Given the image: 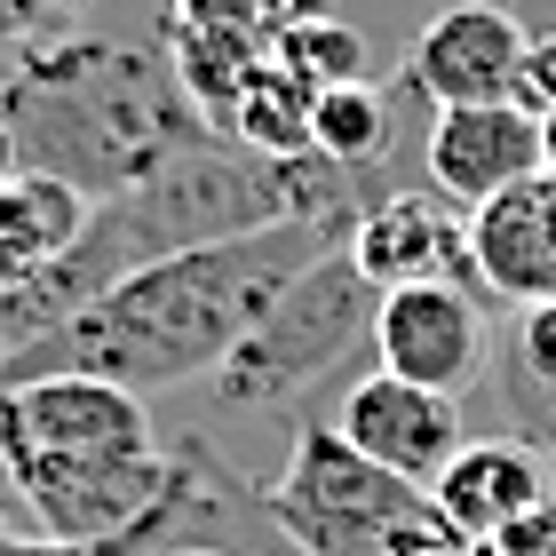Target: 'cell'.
I'll list each match as a JSON object with an SVG mask.
<instances>
[{
	"label": "cell",
	"mask_w": 556,
	"mask_h": 556,
	"mask_svg": "<svg viewBox=\"0 0 556 556\" xmlns=\"http://www.w3.org/2000/svg\"><path fill=\"white\" fill-rule=\"evenodd\" d=\"M350 223L358 215H287V223H270V231L143 263V270L119 278L112 294H96L88 311H72L56 334H40L9 366V382H33V374H96V382H119V390H143V397L175 390V382H207L247 342V326H255L326 247L350 239Z\"/></svg>",
	"instance_id": "1"
},
{
	"label": "cell",
	"mask_w": 556,
	"mask_h": 556,
	"mask_svg": "<svg viewBox=\"0 0 556 556\" xmlns=\"http://www.w3.org/2000/svg\"><path fill=\"white\" fill-rule=\"evenodd\" d=\"M0 119L16 128L24 167L56 175L88 199L136 184L160 160L215 136L175 80L167 48L104 33H64L48 48H24L9 96H0Z\"/></svg>",
	"instance_id": "2"
},
{
	"label": "cell",
	"mask_w": 556,
	"mask_h": 556,
	"mask_svg": "<svg viewBox=\"0 0 556 556\" xmlns=\"http://www.w3.org/2000/svg\"><path fill=\"white\" fill-rule=\"evenodd\" d=\"M374 311H382V287L350 263V247H326V255L247 326V342L231 358L199 382L207 390V414H287L294 397H311L342 358H358L374 342Z\"/></svg>",
	"instance_id": "3"
},
{
	"label": "cell",
	"mask_w": 556,
	"mask_h": 556,
	"mask_svg": "<svg viewBox=\"0 0 556 556\" xmlns=\"http://www.w3.org/2000/svg\"><path fill=\"white\" fill-rule=\"evenodd\" d=\"M263 517L311 556H382L390 533L429 517V493L366 462L334 421H302L287 469L263 485Z\"/></svg>",
	"instance_id": "4"
},
{
	"label": "cell",
	"mask_w": 556,
	"mask_h": 556,
	"mask_svg": "<svg viewBox=\"0 0 556 556\" xmlns=\"http://www.w3.org/2000/svg\"><path fill=\"white\" fill-rule=\"evenodd\" d=\"M0 485L48 541H119L143 525L175 517L184 469L175 453H40V445H0Z\"/></svg>",
	"instance_id": "5"
},
{
	"label": "cell",
	"mask_w": 556,
	"mask_h": 556,
	"mask_svg": "<svg viewBox=\"0 0 556 556\" xmlns=\"http://www.w3.org/2000/svg\"><path fill=\"white\" fill-rule=\"evenodd\" d=\"M525 40H533V33H525V16L509 9V0H453V9L421 16L397 88L421 96L429 112H453V104H509L517 64H525Z\"/></svg>",
	"instance_id": "6"
},
{
	"label": "cell",
	"mask_w": 556,
	"mask_h": 556,
	"mask_svg": "<svg viewBox=\"0 0 556 556\" xmlns=\"http://www.w3.org/2000/svg\"><path fill=\"white\" fill-rule=\"evenodd\" d=\"M374 358H382V374H406L421 390L462 397L485 374V294L469 278L390 287L382 311H374Z\"/></svg>",
	"instance_id": "7"
},
{
	"label": "cell",
	"mask_w": 556,
	"mask_h": 556,
	"mask_svg": "<svg viewBox=\"0 0 556 556\" xmlns=\"http://www.w3.org/2000/svg\"><path fill=\"white\" fill-rule=\"evenodd\" d=\"M0 445L40 453H160L143 390L96 382V374H33L0 390Z\"/></svg>",
	"instance_id": "8"
},
{
	"label": "cell",
	"mask_w": 556,
	"mask_h": 556,
	"mask_svg": "<svg viewBox=\"0 0 556 556\" xmlns=\"http://www.w3.org/2000/svg\"><path fill=\"white\" fill-rule=\"evenodd\" d=\"M334 429L366 453V462H382L390 477H406V485H421V493H429V477H438L453 453L469 445L462 397L421 390V382H406V374H382V366L358 374V382L342 390Z\"/></svg>",
	"instance_id": "9"
},
{
	"label": "cell",
	"mask_w": 556,
	"mask_h": 556,
	"mask_svg": "<svg viewBox=\"0 0 556 556\" xmlns=\"http://www.w3.org/2000/svg\"><path fill=\"white\" fill-rule=\"evenodd\" d=\"M342 247L382 294L414 287V278H469V207H453L438 184H397L366 199V215L350 223Z\"/></svg>",
	"instance_id": "10"
},
{
	"label": "cell",
	"mask_w": 556,
	"mask_h": 556,
	"mask_svg": "<svg viewBox=\"0 0 556 556\" xmlns=\"http://www.w3.org/2000/svg\"><path fill=\"white\" fill-rule=\"evenodd\" d=\"M421 184H438L453 207H485L493 191L541 175V119L517 104H453L421 119Z\"/></svg>",
	"instance_id": "11"
},
{
	"label": "cell",
	"mask_w": 556,
	"mask_h": 556,
	"mask_svg": "<svg viewBox=\"0 0 556 556\" xmlns=\"http://www.w3.org/2000/svg\"><path fill=\"white\" fill-rule=\"evenodd\" d=\"M548 493H556V462L533 438H469L438 477H429V509H438L477 556L509 533L525 509H541Z\"/></svg>",
	"instance_id": "12"
},
{
	"label": "cell",
	"mask_w": 556,
	"mask_h": 556,
	"mask_svg": "<svg viewBox=\"0 0 556 556\" xmlns=\"http://www.w3.org/2000/svg\"><path fill=\"white\" fill-rule=\"evenodd\" d=\"M469 278L485 302H517V311L556 302V184L548 175H525V184L493 191L485 207H469Z\"/></svg>",
	"instance_id": "13"
},
{
	"label": "cell",
	"mask_w": 556,
	"mask_h": 556,
	"mask_svg": "<svg viewBox=\"0 0 556 556\" xmlns=\"http://www.w3.org/2000/svg\"><path fill=\"white\" fill-rule=\"evenodd\" d=\"M80 223H88V191H72L40 167H16L9 184H0V302L16 287H33V278L80 239Z\"/></svg>",
	"instance_id": "14"
},
{
	"label": "cell",
	"mask_w": 556,
	"mask_h": 556,
	"mask_svg": "<svg viewBox=\"0 0 556 556\" xmlns=\"http://www.w3.org/2000/svg\"><path fill=\"white\" fill-rule=\"evenodd\" d=\"M311 104H318V88L302 80L294 64L263 56L255 72H247V88H239L231 119H223V136L247 143V151H270V160H294V151H311Z\"/></svg>",
	"instance_id": "15"
},
{
	"label": "cell",
	"mask_w": 556,
	"mask_h": 556,
	"mask_svg": "<svg viewBox=\"0 0 556 556\" xmlns=\"http://www.w3.org/2000/svg\"><path fill=\"white\" fill-rule=\"evenodd\" d=\"M501 397H509V414L525 421V438L556 462V302L525 311L509 358H501Z\"/></svg>",
	"instance_id": "16"
},
{
	"label": "cell",
	"mask_w": 556,
	"mask_h": 556,
	"mask_svg": "<svg viewBox=\"0 0 556 556\" xmlns=\"http://www.w3.org/2000/svg\"><path fill=\"white\" fill-rule=\"evenodd\" d=\"M270 56L294 64L311 88H342V80H366V40L334 16H294L270 33Z\"/></svg>",
	"instance_id": "17"
},
{
	"label": "cell",
	"mask_w": 556,
	"mask_h": 556,
	"mask_svg": "<svg viewBox=\"0 0 556 556\" xmlns=\"http://www.w3.org/2000/svg\"><path fill=\"white\" fill-rule=\"evenodd\" d=\"M88 0H0V48L24 56V48H48L64 33H80Z\"/></svg>",
	"instance_id": "18"
},
{
	"label": "cell",
	"mask_w": 556,
	"mask_h": 556,
	"mask_svg": "<svg viewBox=\"0 0 556 556\" xmlns=\"http://www.w3.org/2000/svg\"><path fill=\"white\" fill-rule=\"evenodd\" d=\"M184 501V493H175ZM175 541V517L143 525V533H119V541H48V533H0V556H160Z\"/></svg>",
	"instance_id": "19"
},
{
	"label": "cell",
	"mask_w": 556,
	"mask_h": 556,
	"mask_svg": "<svg viewBox=\"0 0 556 556\" xmlns=\"http://www.w3.org/2000/svg\"><path fill=\"white\" fill-rule=\"evenodd\" d=\"M509 104H517V112H533V119L556 112V33H533V40H525V64H517Z\"/></svg>",
	"instance_id": "20"
},
{
	"label": "cell",
	"mask_w": 556,
	"mask_h": 556,
	"mask_svg": "<svg viewBox=\"0 0 556 556\" xmlns=\"http://www.w3.org/2000/svg\"><path fill=\"white\" fill-rule=\"evenodd\" d=\"M382 556H477V548L453 533L438 509H429V517H414V525H406V533H390V541H382Z\"/></svg>",
	"instance_id": "21"
},
{
	"label": "cell",
	"mask_w": 556,
	"mask_h": 556,
	"mask_svg": "<svg viewBox=\"0 0 556 556\" xmlns=\"http://www.w3.org/2000/svg\"><path fill=\"white\" fill-rule=\"evenodd\" d=\"M16 167H24V143H16V128H9V119H0V184H9Z\"/></svg>",
	"instance_id": "22"
},
{
	"label": "cell",
	"mask_w": 556,
	"mask_h": 556,
	"mask_svg": "<svg viewBox=\"0 0 556 556\" xmlns=\"http://www.w3.org/2000/svg\"><path fill=\"white\" fill-rule=\"evenodd\" d=\"M541 175H548V184H556V112L541 119Z\"/></svg>",
	"instance_id": "23"
},
{
	"label": "cell",
	"mask_w": 556,
	"mask_h": 556,
	"mask_svg": "<svg viewBox=\"0 0 556 556\" xmlns=\"http://www.w3.org/2000/svg\"><path fill=\"white\" fill-rule=\"evenodd\" d=\"M160 556H239V548H215V541H167Z\"/></svg>",
	"instance_id": "24"
},
{
	"label": "cell",
	"mask_w": 556,
	"mask_h": 556,
	"mask_svg": "<svg viewBox=\"0 0 556 556\" xmlns=\"http://www.w3.org/2000/svg\"><path fill=\"white\" fill-rule=\"evenodd\" d=\"M9 358H16V350H9V326H0V382H9Z\"/></svg>",
	"instance_id": "25"
},
{
	"label": "cell",
	"mask_w": 556,
	"mask_h": 556,
	"mask_svg": "<svg viewBox=\"0 0 556 556\" xmlns=\"http://www.w3.org/2000/svg\"><path fill=\"white\" fill-rule=\"evenodd\" d=\"M9 72H16V56H9V48H0V96H9Z\"/></svg>",
	"instance_id": "26"
},
{
	"label": "cell",
	"mask_w": 556,
	"mask_h": 556,
	"mask_svg": "<svg viewBox=\"0 0 556 556\" xmlns=\"http://www.w3.org/2000/svg\"><path fill=\"white\" fill-rule=\"evenodd\" d=\"M0 533H9V525H0Z\"/></svg>",
	"instance_id": "27"
}]
</instances>
